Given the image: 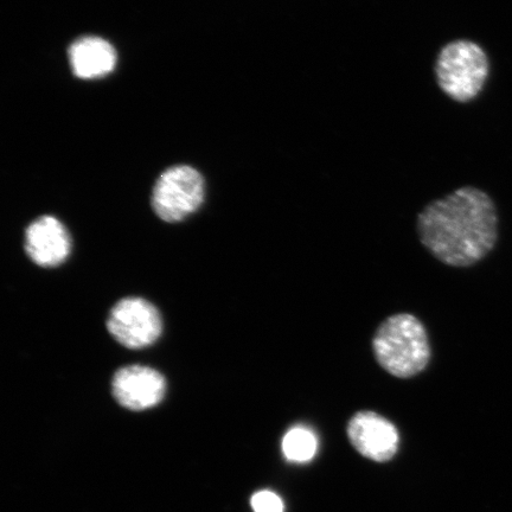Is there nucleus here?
Wrapping results in <instances>:
<instances>
[{
  "label": "nucleus",
  "instance_id": "f257e3e1",
  "mask_svg": "<svg viewBox=\"0 0 512 512\" xmlns=\"http://www.w3.org/2000/svg\"><path fill=\"white\" fill-rule=\"evenodd\" d=\"M416 230L422 246L451 267H471L494 251L498 213L485 191L464 187L434 201L421 211Z\"/></svg>",
  "mask_w": 512,
  "mask_h": 512
},
{
  "label": "nucleus",
  "instance_id": "f03ea898",
  "mask_svg": "<svg viewBox=\"0 0 512 512\" xmlns=\"http://www.w3.org/2000/svg\"><path fill=\"white\" fill-rule=\"evenodd\" d=\"M371 348L379 366L396 379H412L430 364L432 349L425 325L411 313H396L376 329Z\"/></svg>",
  "mask_w": 512,
  "mask_h": 512
},
{
  "label": "nucleus",
  "instance_id": "7ed1b4c3",
  "mask_svg": "<svg viewBox=\"0 0 512 512\" xmlns=\"http://www.w3.org/2000/svg\"><path fill=\"white\" fill-rule=\"evenodd\" d=\"M435 73L446 95L458 102H467L483 91L489 78L490 62L477 43L458 40L441 49Z\"/></svg>",
  "mask_w": 512,
  "mask_h": 512
},
{
  "label": "nucleus",
  "instance_id": "20e7f679",
  "mask_svg": "<svg viewBox=\"0 0 512 512\" xmlns=\"http://www.w3.org/2000/svg\"><path fill=\"white\" fill-rule=\"evenodd\" d=\"M204 200V181L200 172L190 166H175L166 170L153 188L152 207L165 222L187 219L201 207Z\"/></svg>",
  "mask_w": 512,
  "mask_h": 512
},
{
  "label": "nucleus",
  "instance_id": "39448f33",
  "mask_svg": "<svg viewBox=\"0 0 512 512\" xmlns=\"http://www.w3.org/2000/svg\"><path fill=\"white\" fill-rule=\"evenodd\" d=\"M107 330L127 349L150 347L162 335L159 311L143 298H125L114 305L107 319Z\"/></svg>",
  "mask_w": 512,
  "mask_h": 512
},
{
  "label": "nucleus",
  "instance_id": "423d86ee",
  "mask_svg": "<svg viewBox=\"0 0 512 512\" xmlns=\"http://www.w3.org/2000/svg\"><path fill=\"white\" fill-rule=\"evenodd\" d=\"M352 446L374 462H388L399 448V432L384 416L370 411L351 416L347 427Z\"/></svg>",
  "mask_w": 512,
  "mask_h": 512
},
{
  "label": "nucleus",
  "instance_id": "0eeeda50",
  "mask_svg": "<svg viewBox=\"0 0 512 512\" xmlns=\"http://www.w3.org/2000/svg\"><path fill=\"white\" fill-rule=\"evenodd\" d=\"M113 395L121 406L144 411L164 399L166 382L159 371L144 366L121 368L113 377Z\"/></svg>",
  "mask_w": 512,
  "mask_h": 512
},
{
  "label": "nucleus",
  "instance_id": "6e6552de",
  "mask_svg": "<svg viewBox=\"0 0 512 512\" xmlns=\"http://www.w3.org/2000/svg\"><path fill=\"white\" fill-rule=\"evenodd\" d=\"M25 251L36 265L56 267L67 260L72 240L66 227L53 216L32 222L25 232Z\"/></svg>",
  "mask_w": 512,
  "mask_h": 512
},
{
  "label": "nucleus",
  "instance_id": "1a4fd4ad",
  "mask_svg": "<svg viewBox=\"0 0 512 512\" xmlns=\"http://www.w3.org/2000/svg\"><path fill=\"white\" fill-rule=\"evenodd\" d=\"M69 60L78 78L96 79L113 72L117 53L100 37H82L70 46Z\"/></svg>",
  "mask_w": 512,
  "mask_h": 512
},
{
  "label": "nucleus",
  "instance_id": "9d476101",
  "mask_svg": "<svg viewBox=\"0 0 512 512\" xmlns=\"http://www.w3.org/2000/svg\"><path fill=\"white\" fill-rule=\"evenodd\" d=\"M317 438L305 427H294L288 431L283 440L285 457L291 462L306 463L315 457Z\"/></svg>",
  "mask_w": 512,
  "mask_h": 512
},
{
  "label": "nucleus",
  "instance_id": "9b49d317",
  "mask_svg": "<svg viewBox=\"0 0 512 512\" xmlns=\"http://www.w3.org/2000/svg\"><path fill=\"white\" fill-rule=\"evenodd\" d=\"M254 512H284L281 499L271 491H261L252 498Z\"/></svg>",
  "mask_w": 512,
  "mask_h": 512
}]
</instances>
